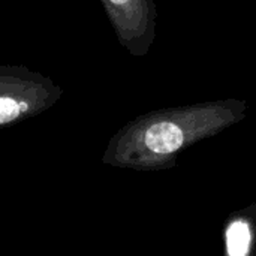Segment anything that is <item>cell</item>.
<instances>
[{"instance_id":"cell-1","label":"cell","mask_w":256,"mask_h":256,"mask_svg":"<svg viewBox=\"0 0 256 256\" xmlns=\"http://www.w3.org/2000/svg\"><path fill=\"white\" fill-rule=\"evenodd\" d=\"M246 116L237 99L153 111L123 126L110 141L102 162L138 171L174 165L177 153L213 136Z\"/></svg>"},{"instance_id":"cell-2","label":"cell","mask_w":256,"mask_h":256,"mask_svg":"<svg viewBox=\"0 0 256 256\" xmlns=\"http://www.w3.org/2000/svg\"><path fill=\"white\" fill-rule=\"evenodd\" d=\"M63 90L22 64H0V129L48 111Z\"/></svg>"},{"instance_id":"cell-3","label":"cell","mask_w":256,"mask_h":256,"mask_svg":"<svg viewBox=\"0 0 256 256\" xmlns=\"http://www.w3.org/2000/svg\"><path fill=\"white\" fill-rule=\"evenodd\" d=\"M252 246V230L248 220L236 219L226 228V252L230 256H246Z\"/></svg>"}]
</instances>
